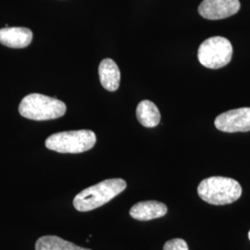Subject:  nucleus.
Masks as SVG:
<instances>
[{
  "label": "nucleus",
  "mask_w": 250,
  "mask_h": 250,
  "mask_svg": "<svg viewBox=\"0 0 250 250\" xmlns=\"http://www.w3.org/2000/svg\"><path fill=\"white\" fill-rule=\"evenodd\" d=\"M126 188L127 184L124 179H107L81 191L74 197L73 206L81 212L91 211L107 204Z\"/></svg>",
  "instance_id": "1"
},
{
  "label": "nucleus",
  "mask_w": 250,
  "mask_h": 250,
  "mask_svg": "<svg viewBox=\"0 0 250 250\" xmlns=\"http://www.w3.org/2000/svg\"><path fill=\"white\" fill-rule=\"evenodd\" d=\"M199 197L211 205H227L238 200L242 195L240 184L232 178L212 176L200 182L197 188Z\"/></svg>",
  "instance_id": "2"
},
{
  "label": "nucleus",
  "mask_w": 250,
  "mask_h": 250,
  "mask_svg": "<svg viewBox=\"0 0 250 250\" xmlns=\"http://www.w3.org/2000/svg\"><path fill=\"white\" fill-rule=\"evenodd\" d=\"M67 110L65 103L41 94H31L21 100L20 114L34 121H48L62 117Z\"/></svg>",
  "instance_id": "3"
},
{
  "label": "nucleus",
  "mask_w": 250,
  "mask_h": 250,
  "mask_svg": "<svg viewBox=\"0 0 250 250\" xmlns=\"http://www.w3.org/2000/svg\"><path fill=\"white\" fill-rule=\"evenodd\" d=\"M97 143L96 134L91 130L68 131L51 134L45 140L46 148L62 154H78L92 149Z\"/></svg>",
  "instance_id": "4"
},
{
  "label": "nucleus",
  "mask_w": 250,
  "mask_h": 250,
  "mask_svg": "<svg viewBox=\"0 0 250 250\" xmlns=\"http://www.w3.org/2000/svg\"><path fill=\"white\" fill-rule=\"evenodd\" d=\"M232 45L231 42L222 36H213L205 40L198 48L197 58L206 68L217 70L231 62Z\"/></svg>",
  "instance_id": "5"
},
{
  "label": "nucleus",
  "mask_w": 250,
  "mask_h": 250,
  "mask_svg": "<svg viewBox=\"0 0 250 250\" xmlns=\"http://www.w3.org/2000/svg\"><path fill=\"white\" fill-rule=\"evenodd\" d=\"M215 127L224 133L250 132V107L231 109L215 119Z\"/></svg>",
  "instance_id": "6"
},
{
  "label": "nucleus",
  "mask_w": 250,
  "mask_h": 250,
  "mask_svg": "<svg viewBox=\"0 0 250 250\" xmlns=\"http://www.w3.org/2000/svg\"><path fill=\"white\" fill-rule=\"evenodd\" d=\"M240 7L239 0H203L198 13L208 20H222L236 14Z\"/></svg>",
  "instance_id": "7"
},
{
  "label": "nucleus",
  "mask_w": 250,
  "mask_h": 250,
  "mask_svg": "<svg viewBox=\"0 0 250 250\" xmlns=\"http://www.w3.org/2000/svg\"><path fill=\"white\" fill-rule=\"evenodd\" d=\"M33 33L24 27H5L0 29V44L11 48H24L31 44Z\"/></svg>",
  "instance_id": "8"
},
{
  "label": "nucleus",
  "mask_w": 250,
  "mask_h": 250,
  "mask_svg": "<svg viewBox=\"0 0 250 250\" xmlns=\"http://www.w3.org/2000/svg\"><path fill=\"white\" fill-rule=\"evenodd\" d=\"M168 208L164 203L155 200L136 203L130 209V215L137 221H150L167 214Z\"/></svg>",
  "instance_id": "9"
},
{
  "label": "nucleus",
  "mask_w": 250,
  "mask_h": 250,
  "mask_svg": "<svg viewBox=\"0 0 250 250\" xmlns=\"http://www.w3.org/2000/svg\"><path fill=\"white\" fill-rule=\"evenodd\" d=\"M99 74L100 83L105 89L114 92L119 88L121 72L114 61L111 59L103 60L99 64Z\"/></svg>",
  "instance_id": "10"
},
{
  "label": "nucleus",
  "mask_w": 250,
  "mask_h": 250,
  "mask_svg": "<svg viewBox=\"0 0 250 250\" xmlns=\"http://www.w3.org/2000/svg\"><path fill=\"white\" fill-rule=\"evenodd\" d=\"M136 117L141 125L153 128L161 122V112L158 107L149 100H142L136 107Z\"/></svg>",
  "instance_id": "11"
},
{
  "label": "nucleus",
  "mask_w": 250,
  "mask_h": 250,
  "mask_svg": "<svg viewBox=\"0 0 250 250\" xmlns=\"http://www.w3.org/2000/svg\"><path fill=\"white\" fill-rule=\"evenodd\" d=\"M36 250H92L76 246L57 235H44L36 242Z\"/></svg>",
  "instance_id": "12"
},
{
  "label": "nucleus",
  "mask_w": 250,
  "mask_h": 250,
  "mask_svg": "<svg viewBox=\"0 0 250 250\" xmlns=\"http://www.w3.org/2000/svg\"><path fill=\"white\" fill-rule=\"evenodd\" d=\"M163 250H189L188 243L181 238H174L166 242Z\"/></svg>",
  "instance_id": "13"
},
{
  "label": "nucleus",
  "mask_w": 250,
  "mask_h": 250,
  "mask_svg": "<svg viewBox=\"0 0 250 250\" xmlns=\"http://www.w3.org/2000/svg\"><path fill=\"white\" fill-rule=\"evenodd\" d=\"M249 239H250V232H249Z\"/></svg>",
  "instance_id": "14"
}]
</instances>
